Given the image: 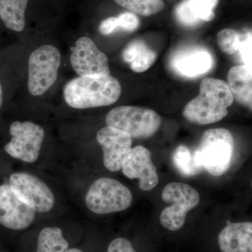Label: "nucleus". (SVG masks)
<instances>
[{
	"instance_id": "obj_1",
	"label": "nucleus",
	"mask_w": 252,
	"mask_h": 252,
	"mask_svg": "<svg viewBox=\"0 0 252 252\" xmlns=\"http://www.w3.org/2000/svg\"><path fill=\"white\" fill-rule=\"evenodd\" d=\"M122 86L111 75H93L74 78L66 84L64 97L74 109L105 107L117 102Z\"/></svg>"
},
{
	"instance_id": "obj_2",
	"label": "nucleus",
	"mask_w": 252,
	"mask_h": 252,
	"mask_svg": "<svg viewBox=\"0 0 252 252\" xmlns=\"http://www.w3.org/2000/svg\"><path fill=\"white\" fill-rule=\"evenodd\" d=\"M234 101L225 81L205 78L200 82V93L184 109L183 116L193 124L208 125L220 122L228 115Z\"/></svg>"
},
{
	"instance_id": "obj_3",
	"label": "nucleus",
	"mask_w": 252,
	"mask_h": 252,
	"mask_svg": "<svg viewBox=\"0 0 252 252\" xmlns=\"http://www.w3.org/2000/svg\"><path fill=\"white\" fill-rule=\"evenodd\" d=\"M234 152V140L229 130L209 129L204 132L200 147L193 152L197 165L212 176L223 175L229 168Z\"/></svg>"
},
{
	"instance_id": "obj_4",
	"label": "nucleus",
	"mask_w": 252,
	"mask_h": 252,
	"mask_svg": "<svg viewBox=\"0 0 252 252\" xmlns=\"http://www.w3.org/2000/svg\"><path fill=\"white\" fill-rule=\"evenodd\" d=\"M107 126L115 127L134 138H148L161 126V118L155 111L135 106H120L106 116Z\"/></svg>"
},
{
	"instance_id": "obj_5",
	"label": "nucleus",
	"mask_w": 252,
	"mask_h": 252,
	"mask_svg": "<svg viewBox=\"0 0 252 252\" xmlns=\"http://www.w3.org/2000/svg\"><path fill=\"white\" fill-rule=\"evenodd\" d=\"M133 197L130 189L119 181L102 177L94 181L86 195V204L91 212L108 215L127 210Z\"/></svg>"
},
{
	"instance_id": "obj_6",
	"label": "nucleus",
	"mask_w": 252,
	"mask_h": 252,
	"mask_svg": "<svg viewBox=\"0 0 252 252\" xmlns=\"http://www.w3.org/2000/svg\"><path fill=\"white\" fill-rule=\"evenodd\" d=\"M162 199L169 204L160 216V223L170 231H177L185 224L187 213L200 203V195L191 186L172 182L164 187Z\"/></svg>"
},
{
	"instance_id": "obj_7",
	"label": "nucleus",
	"mask_w": 252,
	"mask_h": 252,
	"mask_svg": "<svg viewBox=\"0 0 252 252\" xmlns=\"http://www.w3.org/2000/svg\"><path fill=\"white\" fill-rule=\"evenodd\" d=\"M61 56L56 46L46 44L31 55L28 63V90L34 96L41 95L56 82Z\"/></svg>"
},
{
	"instance_id": "obj_8",
	"label": "nucleus",
	"mask_w": 252,
	"mask_h": 252,
	"mask_svg": "<svg viewBox=\"0 0 252 252\" xmlns=\"http://www.w3.org/2000/svg\"><path fill=\"white\" fill-rule=\"evenodd\" d=\"M11 140L5 145L9 156L32 163L37 160L45 132L40 126L31 122H15L9 128Z\"/></svg>"
},
{
	"instance_id": "obj_9",
	"label": "nucleus",
	"mask_w": 252,
	"mask_h": 252,
	"mask_svg": "<svg viewBox=\"0 0 252 252\" xmlns=\"http://www.w3.org/2000/svg\"><path fill=\"white\" fill-rule=\"evenodd\" d=\"M9 185L18 198L35 212H49L54 207V193L35 176L26 172L13 174Z\"/></svg>"
},
{
	"instance_id": "obj_10",
	"label": "nucleus",
	"mask_w": 252,
	"mask_h": 252,
	"mask_svg": "<svg viewBox=\"0 0 252 252\" xmlns=\"http://www.w3.org/2000/svg\"><path fill=\"white\" fill-rule=\"evenodd\" d=\"M72 51L71 64L79 77L110 75L108 58L90 38H79Z\"/></svg>"
},
{
	"instance_id": "obj_11",
	"label": "nucleus",
	"mask_w": 252,
	"mask_h": 252,
	"mask_svg": "<svg viewBox=\"0 0 252 252\" xmlns=\"http://www.w3.org/2000/svg\"><path fill=\"white\" fill-rule=\"evenodd\" d=\"M122 170L127 178L139 179V187L144 191L156 188L159 178L152 162L150 151L142 146L131 148L123 159Z\"/></svg>"
},
{
	"instance_id": "obj_12",
	"label": "nucleus",
	"mask_w": 252,
	"mask_h": 252,
	"mask_svg": "<svg viewBox=\"0 0 252 252\" xmlns=\"http://www.w3.org/2000/svg\"><path fill=\"white\" fill-rule=\"evenodd\" d=\"M35 217L36 212L21 201L9 185H0V224L9 229L24 230Z\"/></svg>"
},
{
	"instance_id": "obj_13",
	"label": "nucleus",
	"mask_w": 252,
	"mask_h": 252,
	"mask_svg": "<svg viewBox=\"0 0 252 252\" xmlns=\"http://www.w3.org/2000/svg\"><path fill=\"white\" fill-rule=\"evenodd\" d=\"M97 141L102 146L106 168L111 172L120 170L123 159L132 148L130 135L124 131L107 126L98 131Z\"/></svg>"
},
{
	"instance_id": "obj_14",
	"label": "nucleus",
	"mask_w": 252,
	"mask_h": 252,
	"mask_svg": "<svg viewBox=\"0 0 252 252\" xmlns=\"http://www.w3.org/2000/svg\"><path fill=\"white\" fill-rule=\"evenodd\" d=\"M220 0H183L175 9L177 21L186 27H195L201 22L215 19V9Z\"/></svg>"
},
{
	"instance_id": "obj_15",
	"label": "nucleus",
	"mask_w": 252,
	"mask_h": 252,
	"mask_svg": "<svg viewBox=\"0 0 252 252\" xmlns=\"http://www.w3.org/2000/svg\"><path fill=\"white\" fill-rule=\"evenodd\" d=\"M221 252H252V223H228L219 235Z\"/></svg>"
},
{
	"instance_id": "obj_16",
	"label": "nucleus",
	"mask_w": 252,
	"mask_h": 252,
	"mask_svg": "<svg viewBox=\"0 0 252 252\" xmlns=\"http://www.w3.org/2000/svg\"><path fill=\"white\" fill-rule=\"evenodd\" d=\"M228 84L233 98L252 109V67L246 64L234 66L228 73Z\"/></svg>"
},
{
	"instance_id": "obj_17",
	"label": "nucleus",
	"mask_w": 252,
	"mask_h": 252,
	"mask_svg": "<svg viewBox=\"0 0 252 252\" xmlns=\"http://www.w3.org/2000/svg\"><path fill=\"white\" fill-rule=\"evenodd\" d=\"M174 64L176 70L182 75L195 77L211 69L212 56L205 50H191L179 55Z\"/></svg>"
},
{
	"instance_id": "obj_18",
	"label": "nucleus",
	"mask_w": 252,
	"mask_h": 252,
	"mask_svg": "<svg viewBox=\"0 0 252 252\" xmlns=\"http://www.w3.org/2000/svg\"><path fill=\"white\" fill-rule=\"evenodd\" d=\"M28 0H0V18L11 31L21 32L26 26Z\"/></svg>"
},
{
	"instance_id": "obj_19",
	"label": "nucleus",
	"mask_w": 252,
	"mask_h": 252,
	"mask_svg": "<svg viewBox=\"0 0 252 252\" xmlns=\"http://www.w3.org/2000/svg\"><path fill=\"white\" fill-rule=\"evenodd\" d=\"M69 244L58 227H47L41 230L38 237L36 252H64Z\"/></svg>"
},
{
	"instance_id": "obj_20",
	"label": "nucleus",
	"mask_w": 252,
	"mask_h": 252,
	"mask_svg": "<svg viewBox=\"0 0 252 252\" xmlns=\"http://www.w3.org/2000/svg\"><path fill=\"white\" fill-rule=\"evenodd\" d=\"M174 164L181 175L192 177L198 175L201 169L197 165L194 158L193 152L185 145H180L176 149L172 157Z\"/></svg>"
},
{
	"instance_id": "obj_21",
	"label": "nucleus",
	"mask_w": 252,
	"mask_h": 252,
	"mask_svg": "<svg viewBox=\"0 0 252 252\" xmlns=\"http://www.w3.org/2000/svg\"><path fill=\"white\" fill-rule=\"evenodd\" d=\"M122 7L134 14L150 16L160 12L165 7L162 0H114Z\"/></svg>"
},
{
	"instance_id": "obj_22",
	"label": "nucleus",
	"mask_w": 252,
	"mask_h": 252,
	"mask_svg": "<svg viewBox=\"0 0 252 252\" xmlns=\"http://www.w3.org/2000/svg\"><path fill=\"white\" fill-rule=\"evenodd\" d=\"M157 55L150 49L144 41L137 40V51L135 59L130 63V67L133 72H145L155 63Z\"/></svg>"
},
{
	"instance_id": "obj_23",
	"label": "nucleus",
	"mask_w": 252,
	"mask_h": 252,
	"mask_svg": "<svg viewBox=\"0 0 252 252\" xmlns=\"http://www.w3.org/2000/svg\"><path fill=\"white\" fill-rule=\"evenodd\" d=\"M240 34L234 30H222L217 34V44L220 51L225 54H235L240 48Z\"/></svg>"
},
{
	"instance_id": "obj_24",
	"label": "nucleus",
	"mask_w": 252,
	"mask_h": 252,
	"mask_svg": "<svg viewBox=\"0 0 252 252\" xmlns=\"http://www.w3.org/2000/svg\"><path fill=\"white\" fill-rule=\"evenodd\" d=\"M117 19L119 28L129 32L135 31L140 25V19L134 13H123L118 16Z\"/></svg>"
},
{
	"instance_id": "obj_25",
	"label": "nucleus",
	"mask_w": 252,
	"mask_h": 252,
	"mask_svg": "<svg viewBox=\"0 0 252 252\" xmlns=\"http://www.w3.org/2000/svg\"><path fill=\"white\" fill-rule=\"evenodd\" d=\"M252 32H248L246 37L244 40L240 42V48L239 50L241 54L242 59L244 63V64L251 66L252 64Z\"/></svg>"
},
{
	"instance_id": "obj_26",
	"label": "nucleus",
	"mask_w": 252,
	"mask_h": 252,
	"mask_svg": "<svg viewBox=\"0 0 252 252\" xmlns=\"http://www.w3.org/2000/svg\"><path fill=\"white\" fill-rule=\"evenodd\" d=\"M107 252H137L127 239L118 238L109 244Z\"/></svg>"
},
{
	"instance_id": "obj_27",
	"label": "nucleus",
	"mask_w": 252,
	"mask_h": 252,
	"mask_svg": "<svg viewBox=\"0 0 252 252\" xmlns=\"http://www.w3.org/2000/svg\"><path fill=\"white\" fill-rule=\"evenodd\" d=\"M119 28L117 17H109L104 20L99 26V32L104 35H109Z\"/></svg>"
},
{
	"instance_id": "obj_28",
	"label": "nucleus",
	"mask_w": 252,
	"mask_h": 252,
	"mask_svg": "<svg viewBox=\"0 0 252 252\" xmlns=\"http://www.w3.org/2000/svg\"><path fill=\"white\" fill-rule=\"evenodd\" d=\"M137 51V40L132 41L124 50L123 59L127 63H131L135 59Z\"/></svg>"
},
{
	"instance_id": "obj_29",
	"label": "nucleus",
	"mask_w": 252,
	"mask_h": 252,
	"mask_svg": "<svg viewBox=\"0 0 252 252\" xmlns=\"http://www.w3.org/2000/svg\"><path fill=\"white\" fill-rule=\"evenodd\" d=\"M2 102H3L2 87H1V83H0V109H1V105H2Z\"/></svg>"
},
{
	"instance_id": "obj_30",
	"label": "nucleus",
	"mask_w": 252,
	"mask_h": 252,
	"mask_svg": "<svg viewBox=\"0 0 252 252\" xmlns=\"http://www.w3.org/2000/svg\"><path fill=\"white\" fill-rule=\"evenodd\" d=\"M64 252H84L81 251V250H79V249L77 248H68L67 250H66Z\"/></svg>"
}]
</instances>
